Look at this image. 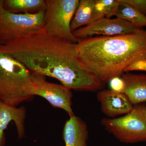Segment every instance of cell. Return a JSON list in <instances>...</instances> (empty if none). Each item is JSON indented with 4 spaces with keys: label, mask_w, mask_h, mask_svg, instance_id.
<instances>
[{
    "label": "cell",
    "mask_w": 146,
    "mask_h": 146,
    "mask_svg": "<svg viewBox=\"0 0 146 146\" xmlns=\"http://www.w3.org/2000/svg\"><path fill=\"white\" fill-rule=\"evenodd\" d=\"M32 73L56 79L71 90L99 91L104 84L81 63L78 44L50 36L43 31L3 46Z\"/></svg>",
    "instance_id": "obj_1"
},
{
    "label": "cell",
    "mask_w": 146,
    "mask_h": 146,
    "mask_svg": "<svg viewBox=\"0 0 146 146\" xmlns=\"http://www.w3.org/2000/svg\"><path fill=\"white\" fill-rule=\"evenodd\" d=\"M78 51L81 63L102 83H107L121 76L133 62L146 59V30L81 39Z\"/></svg>",
    "instance_id": "obj_2"
},
{
    "label": "cell",
    "mask_w": 146,
    "mask_h": 146,
    "mask_svg": "<svg viewBox=\"0 0 146 146\" xmlns=\"http://www.w3.org/2000/svg\"><path fill=\"white\" fill-rule=\"evenodd\" d=\"M32 73L19 60L0 50V100L16 106L33 97Z\"/></svg>",
    "instance_id": "obj_3"
},
{
    "label": "cell",
    "mask_w": 146,
    "mask_h": 146,
    "mask_svg": "<svg viewBox=\"0 0 146 146\" xmlns=\"http://www.w3.org/2000/svg\"><path fill=\"white\" fill-rule=\"evenodd\" d=\"M46 10L34 14L15 13L0 7V46L44 31Z\"/></svg>",
    "instance_id": "obj_4"
},
{
    "label": "cell",
    "mask_w": 146,
    "mask_h": 146,
    "mask_svg": "<svg viewBox=\"0 0 146 146\" xmlns=\"http://www.w3.org/2000/svg\"><path fill=\"white\" fill-rule=\"evenodd\" d=\"M102 126L108 133L125 143L146 141V104L133 105L132 110L118 118H103Z\"/></svg>",
    "instance_id": "obj_5"
},
{
    "label": "cell",
    "mask_w": 146,
    "mask_h": 146,
    "mask_svg": "<svg viewBox=\"0 0 146 146\" xmlns=\"http://www.w3.org/2000/svg\"><path fill=\"white\" fill-rule=\"evenodd\" d=\"M44 31L50 36L74 44L81 39L74 36L71 24L79 0H47Z\"/></svg>",
    "instance_id": "obj_6"
},
{
    "label": "cell",
    "mask_w": 146,
    "mask_h": 146,
    "mask_svg": "<svg viewBox=\"0 0 146 146\" xmlns=\"http://www.w3.org/2000/svg\"><path fill=\"white\" fill-rule=\"evenodd\" d=\"M33 96L44 98L54 107L65 110L70 117L74 115L72 108L71 89L63 85L50 83L44 76L32 73Z\"/></svg>",
    "instance_id": "obj_7"
},
{
    "label": "cell",
    "mask_w": 146,
    "mask_h": 146,
    "mask_svg": "<svg viewBox=\"0 0 146 146\" xmlns=\"http://www.w3.org/2000/svg\"><path fill=\"white\" fill-rule=\"evenodd\" d=\"M141 29L127 21L119 18H104L73 32L74 36L82 39L95 35L113 36L133 33Z\"/></svg>",
    "instance_id": "obj_8"
},
{
    "label": "cell",
    "mask_w": 146,
    "mask_h": 146,
    "mask_svg": "<svg viewBox=\"0 0 146 146\" xmlns=\"http://www.w3.org/2000/svg\"><path fill=\"white\" fill-rule=\"evenodd\" d=\"M97 99L100 104L103 113L110 118L125 115L130 112L133 105L128 97L123 93L109 89L98 91Z\"/></svg>",
    "instance_id": "obj_9"
},
{
    "label": "cell",
    "mask_w": 146,
    "mask_h": 146,
    "mask_svg": "<svg viewBox=\"0 0 146 146\" xmlns=\"http://www.w3.org/2000/svg\"><path fill=\"white\" fill-rule=\"evenodd\" d=\"M26 115L25 107L17 108L0 100V146H4V130L12 122L16 125L19 138L23 137L25 134Z\"/></svg>",
    "instance_id": "obj_10"
},
{
    "label": "cell",
    "mask_w": 146,
    "mask_h": 146,
    "mask_svg": "<svg viewBox=\"0 0 146 146\" xmlns=\"http://www.w3.org/2000/svg\"><path fill=\"white\" fill-rule=\"evenodd\" d=\"M65 146H87L89 132L86 123L75 115L70 117L63 132Z\"/></svg>",
    "instance_id": "obj_11"
},
{
    "label": "cell",
    "mask_w": 146,
    "mask_h": 146,
    "mask_svg": "<svg viewBox=\"0 0 146 146\" xmlns=\"http://www.w3.org/2000/svg\"><path fill=\"white\" fill-rule=\"evenodd\" d=\"M121 78L125 87V94L133 105L146 103V74L124 73Z\"/></svg>",
    "instance_id": "obj_12"
},
{
    "label": "cell",
    "mask_w": 146,
    "mask_h": 146,
    "mask_svg": "<svg viewBox=\"0 0 146 146\" xmlns=\"http://www.w3.org/2000/svg\"><path fill=\"white\" fill-rule=\"evenodd\" d=\"M3 8L13 13L34 14L46 10V3L44 0H5Z\"/></svg>",
    "instance_id": "obj_13"
},
{
    "label": "cell",
    "mask_w": 146,
    "mask_h": 146,
    "mask_svg": "<svg viewBox=\"0 0 146 146\" xmlns=\"http://www.w3.org/2000/svg\"><path fill=\"white\" fill-rule=\"evenodd\" d=\"M94 0H81L71 24L72 31L92 23Z\"/></svg>",
    "instance_id": "obj_14"
},
{
    "label": "cell",
    "mask_w": 146,
    "mask_h": 146,
    "mask_svg": "<svg viewBox=\"0 0 146 146\" xmlns=\"http://www.w3.org/2000/svg\"><path fill=\"white\" fill-rule=\"evenodd\" d=\"M119 1L117 18L127 21L139 29L146 27V16L125 3Z\"/></svg>",
    "instance_id": "obj_15"
},
{
    "label": "cell",
    "mask_w": 146,
    "mask_h": 146,
    "mask_svg": "<svg viewBox=\"0 0 146 146\" xmlns=\"http://www.w3.org/2000/svg\"><path fill=\"white\" fill-rule=\"evenodd\" d=\"M119 3V0H94L91 23L102 18L115 16Z\"/></svg>",
    "instance_id": "obj_16"
},
{
    "label": "cell",
    "mask_w": 146,
    "mask_h": 146,
    "mask_svg": "<svg viewBox=\"0 0 146 146\" xmlns=\"http://www.w3.org/2000/svg\"><path fill=\"white\" fill-rule=\"evenodd\" d=\"M146 16V0H119Z\"/></svg>",
    "instance_id": "obj_17"
},
{
    "label": "cell",
    "mask_w": 146,
    "mask_h": 146,
    "mask_svg": "<svg viewBox=\"0 0 146 146\" xmlns=\"http://www.w3.org/2000/svg\"><path fill=\"white\" fill-rule=\"evenodd\" d=\"M110 90L117 92L123 93L125 87L124 82L120 77L113 78L109 81Z\"/></svg>",
    "instance_id": "obj_18"
},
{
    "label": "cell",
    "mask_w": 146,
    "mask_h": 146,
    "mask_svg": "<svg viewBox=\"0 0 146 146\" xmlns=\"http://www.w3.org/2000/svg\"><path fill=\"white\" fill-rule=\"evenodd\" d=\"M139 71L146 72V59H139L135 61L126 68L125 73L129 72L131 71Z\"/></svg>",
    "instance_id": "obj_19"
},
{
    "label": "cell",
    "mask_w": 146,
    "mask_h": 146,
    "mask_svg": "<svg viewBox=\"0 0 146 146\" xmlns=\"http://www.w3.org/2000/svg\"><path fill=\"white\" fill-rule=\"evenodd\" d=\"M3 6V1L0 0V7Z\"/></svg>",
    "instance_id": "obj_20"
}]
</instances>
